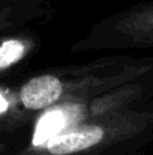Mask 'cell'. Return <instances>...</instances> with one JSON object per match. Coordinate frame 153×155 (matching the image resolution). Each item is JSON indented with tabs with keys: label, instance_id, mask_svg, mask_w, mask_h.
I'll use <instances>...</instances> for the list:
<instances>
[{
	"label": "cell",
	"instance_id": "cell-2",
	"mask_svg": "<svg viewBox=\"0 0 153 155\" xmlns=\"http://www.w3.org/2000/svg\"><path fill=\"white\" fill-rule=\"evenodd\" d=\"M153 140V100L0 155H132Z\"/></svg>",
	"mask_w": 153,
	"mask_h": 155
},
{
	"label": "cell",
	"instance_id": "cell-5",
	"mask_svg": "<svg viewBox=\"0 0 153 155\" xmlns=\"http://www.w3.org/2000/svg\"><path fill=\"white\" fill-rule=\"evenodd\" d=\"M54 12L51 0H0V35L47 21Z\"/></svg>",
	"mask_w": 153,
	"mask_h": 155
},
{
	"label": "cell",
	"instance_id": "cell-3",
	"mask_svg": "<svg viewBox=\"0 0 153 155\" xmlns=\"http://www.w3.org/2000/svg\"><path fill=\"white\" fill-rule=\"evenodd\" d=\"M150 100H153V72L125 83L98 97L83 101L57 104L35 114L29 122L30 131L26 142L18 146L41 143L72 127L90 122L101 116L141 105Z\"/></svg>",
	"mask_w": 153,
	"mask_h": 155
},
{
	"label": "cell",
	"instance_id": "cell-4",
	"mask_svg": "<svg viewBox=\"0 0 153 155\" xmlns=\"http://www.w3.org/2000/svg\"><path fill=\"white\" fill-rule=\"evenodd\" d=\"M153 48V0L132 5L93 23L71 53Z\"/></svg>",
	"mask_w": 153,
	"mask_h": 155
},
{
	"label": "cell",
	"instance_id": "cell-1",
	"mask_svg": "<svg viewBox=\"0 0 153 155\" xmlns=\"http://www.w3.org/2000/svg\"><path fill=\"white\" fill-rule=\"evenodd\" d=\"M153 72V56H105L84 63L45 69L12 89L17 128L53 105L83 101Z\"/></svg>",
	"mask_w": 153,
	"mask_h": 155
},
{
	"label": "cell",
	"instance_id": "cell-6",
	"mask_svg": "<svg viewBox=\"0 0 153 155\" xmlns=\"http://www.w3.org/2000/svg\"><path fill=\"white\" fill-rule=\"evenodd\" d=\"M41 47V38L30 27L0 35V78L17 69Z\"/></svg>",
	"mask_w": 153,
	"mask_h": 155
}]
</instances>
